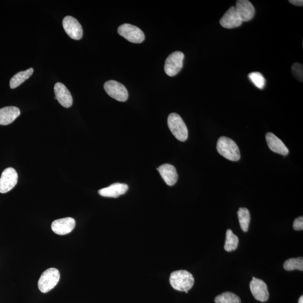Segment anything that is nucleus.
<instances>
[{
    "instance_id": "obj_24",
    "label": "nucleus",
    "mask_w": 303,
    "mask_h": 303,
    "mask_svg": "<svg viewBox=\"0 0 303 303\" xmlns=\"http://www.w3.org/2000/svg\"><path fill=\"white\" fill-rule=\"evenodd\" d=\"M248 77L258 88L262 90V89L265 87L266 79L261 73L259 72H253L249 74Z\"/></svg>"
},
{
    "instance_id": "obj_26",
    "label": "nucleus",
    "mask_w": 303,
    "mask_h": 303,
    "mask_svg": "<svg viewBox=\"0 0 303 303\" xmlns=\"http://www.w3.org/2000/svg\"><path fill=\"white\" fill-rule=\"evenodd\" d=\"M293 228L294 230L299 231L303 230V217L301 216L296 218L294 222Z\"/></svg>"
},
{
    "instance_id": "obj_19",
    "label": "nucleus",
    "mask_w": 303,
    "mask_h": 303,
    "mask_svg": "<svg viewBox=\"0 0 303 303\" xmlns=\"http://www.w3.org/2000/svg\"><path fill=\"white\" fill-rule=\"evenodd\" d=\"M33 68H29L25 71H22L16 74L10 81V87L15 89L21 85L26 80L28 79L33 73Z\"/></svg>"
},
{
    "instance_id": "obj_14",
    "label": "nucleus",
    "mask_w": 303,
    "mask_h": 303,
    "mask_svg": "<svg viewBox=\"0 0 303 303\" xmlns=\"http://www.w3.org/2000/svg\"><path fill=\"white\" fill-rule=\"evenodd\" d=\"M54 92L56 100L65 108H69L73 105V97L68 89L64 84L57 83L54 86Z\"/></svg>"
},
{
    "instance_id": "obj_27",
    "label": "nucleus",
    "mask_w": 303,
    "mask_h": 303,
    "mask_svg": "<svg viewBox=\"0 0 303 303\" xmlns=\"http://www.w3.org/2000/svg\"><path fill=\"white\" fill-rule=\"evenodd\" d=\"M289 2L294 5L302 6L303 5V0H290Z\"/></svg>"
},
{
    "instance_id": "obj_7",
    "label": "nucleus",
    "mask_w": 303,
    "mask_h": 303,
    "mask_svg": "<svg viewBox=\"0 0 303 303\" xmlns=\"http://www.w3.org/2000/svg\"><path fill=\"white\" fill-rule=\"evenodd\" d=\"M104 89L109 96L120 102H126L128 99V92L123 84L111 80L104 84Z\"/></svg>"
},
{
    "instance_id": "obj_5",
    "label": "nucleus",
    "mask_w": 303,
    "mask_h": 303,
    "mask_svg": "<svg viewBox=\"0 0 303 303\" xmlns=\"http://www.w3.org/2000/svg\"><path fill=\"white\" fill-rule=\"evenodd\" d=\"M118 32L119 35L132 43H141L145 39L144 32L137 26L130 24L120 25L118 28Z\"/></svg>"
},
{
    "instance_id": "obj_16",
    "label": "nucleus",
    "mask_w": 303,
    "mask_h": 303,
    "mask_svg": "<svg viewBox=\"0 0 303 303\" xmlns=\"http://www.w3.org/2000/svg\"><path fill=\"white\" fill-rule=\"evenodd\" d=\"M157 170L167 185L173 186L176 183L178 175L174 166L170 164H163L157 168Z\"/></svg>"
},
{
    "instance_id": "obj_10",
    "label": "nucleus",
    "mask_w": 303,
    "mask_h": 303,
    "mask_svg": "<svg viewBox=\"0 0 303 303\" xmlns=\"http://www.w3.org/2000/svg\"><path fill=\"white\" fill-rule=\"evenodd\" d=\"M250 289L253 297L256 300L261 302L268 301V288L264 281L253 277L250 283Z\"/></svg>"
},
{
    "instance_id": "obj_22",
    "label": "nucleus",
    "mask_w": 303,
    "mask_h": 303,
    "mask_svg": "<svg viewBox=\"0 0 303 303\" xmlns=\"http://www.w3.org/2000/svg\"><path fill=\"white\" fill-rule=\"evenodd\" d=\"M216 303H240L241 300L236 294L231 292H225L216 297Z\"/></svg>"
},
{
    "instance_id": "obj_13",
    "label": "nucleus",
    "mask_w": 303,
    "mask_h": 303,
    "mask_svg": "<svg viewBox=\"0 0 303 303\" xmlns=\"http://www.w3.org/2000/svg\"><path fill=\"white\" fill-rule=\"evenodd\" d=\"M220 23L225 28L233 29L239 27L243 21L240 19L235 6H231L222 17Z\"/></svg>"
},
{
    "instance_id": "obj_1",
    "label": "nucleus",
    "mask_w": 303,
    "mask_h": 303,
    "mask_svg": "<svg viewBox=\"0 0 303 303\" xmlns=\"http://www.w3.org/2000/svg\"><path fill=\"white\" fill-rule=\"evenodd\" d=\"M171 287L179 292H188L193 287L194 279L192 274L186 270L173 272L170 277Z\"/></svg>"
},
{
    "instance_id": "obj_3",
    "label": "nucleus",
    "mask_w": 303,
    "mask_h": 303,
    "mask_svg": "<svg viewBox=\"0 0 303 303\" xmlns=\"http://www.w3.org/2000/svg\"><path fill=\"white\" fill-rule=\"evenodd\" d=\"M167 124L172 135L177 140L185 142L188 139V128L179 115L176 113L171 114L168 116Z\"/></svg>"
},
{
    "instance_id": "obj_11",
    "label": "nucleus",
    "mask_w": 303,
    "mask_h": 303,
    "mask_svg": "<svg viewBox=\"0 0 303 303\" xmlns=\"http://www.w3.org/2000/svg\"><path fill=\"white\" fill-rule=\"evenodd\" d=\"M235 7L240 19L243 22L250 21L255 16V7L248 0H239L236 3Z\"/></svg>"
},
{
    "instance_id": "obj_2",
    "label": "nucleus",
    "mask_w": 303,
    "mask_h": 303,
    "mask_svg": "<svg viewBox=\"0 0 303 303\" xmlns=\"http://www.w3.org/2000/svg\"><path fill=\"white\" fill-rule=\"evenodd\" d=\"M217 150L223 157L231 161H238L240 158V152L237 144L230 138L221 137L217 144Z\"/></svg>"
},
{
    "instance_id": "obj_6",
    "label": "nucleus",
    "mask_w": 303,
    "mask_h": 303,
    "mask_svg": "<svg viewBox=\"0 0 303 303\" xmlns=\"http://www.w3.org/2000/svg\"><path fill=\"white\" fill-rule=\"evenodd\" d=\"M184 54L181 51L173 52L169 55L164 64V71L170 77L179 73L183 66Z\"/></svg>"
},
{
    "instance_id": "obj_15",
    "label": "nucleus",
    "mask_w": 303,
    "mask_h": 303,
    "mask_svg": "<svg viewBox=\"0 0 303 303\" xmlns=\"http://www.w3.org/2000/svg\"><path fill=\"white\" fill-rule=\"evenodd\" d=\"M266 140L269 149L274 152L283 155H287L289 154V151L287 147L274 134L270 132L267 133Z\"/></svg>"
},
{
    "instance_id": "obj_28",
    "label": "nucleus",
    "mask_w": 303,
    "mask_h": 303,
    "mask_svg": "<svg viewBox=\"0 0 303 303\" xmlns=\"http://www.w3.org/2000/svg\"><path fill=\"white\" fill-rule=\"evenodd\" d=\"M298 303H303V296H301V298H300V300H299Z\"/></svg>"
},
{
    "instance_id": "obj_4",
    "label": "nucleus",
    "mask_w": 303,
    "mask_h": 303,
    "mask_svg": "<svg viewBox=\"0 0 303 303\" xmlns=\"http://www.w3.org/2000/svg\"><path fill=\"white\" fill-rule=\"evenodd\" d=\"M60 279V272L56 269H48L43 273L38 282L39 291L47 293L54 288Z\"/></svg>"
},
{
    "instance_id": "obj_21",
    "label": "nucleus",
    "mask_w": 303,
    "mask_h": 303,
    "mask_svg": "<svg viewBox=\"0 0 303 303\" xmlns=\"http://www.w3.org/2000/svg\"><path fill=\"white\" fill-rule=\"evenodd\" d=\"M238 216L241 229L244 232H247L251 222L250 212L246 208H240L238 212Z\"/></svg>"
},
{
    "instance_id": "obj_25",
    "label": "nucleus",
    "mask_w": 303,
    "mask_h": 303,
    "mask_svg": "<svg viewBox=\"0 0 303 303\" xmlns=\"http://www.w3.org/2000/svg\"><path fill=\"white\" fill-rule=\"evenodd\" d=\"M292 72L294 77L299 81L303 82V65L300 63H295L292 65Z\"/></svg>"
},
{
    "instance_id": "obj_23",
    "label": "nucleus",
    "mask_w": 303,
    "mask_h": 303,
    "mask_svg": "<svg viewBox=\"0 0 303 303\" xmlns=\"http://www.w3.org/2000/svg\"><path fill=\"white\" fill-rule=\"evenodd\" d=\"M284 268L287 271H303V259L302 257L291 258L285 262Z\"/></svg>"
},
{
    "instance_id": "obj_9",
    "label": "nucleus",
    "mask_w": 303,
    "mask_h": 303,
    "mask_svg": "<svg viewBox=\"0 0 303 303\" xmlns=\"http://www.w3.org/2000/svg\"><path fill=\"white\" fill-rule=\"evenodd\" d=\"M62 26L65 32L71 38L75 40L81 39L83 37L82 26L79 22L71 16H67L62 20Z\"/></svg>"
},
{
    "instance_id": "obj_12",
    "label": "nucleus",
    "mask_w": 303,
    "mask_h": 303,
    "mask_svg": "<svg viewBox=\"0 0 303 303\" xmlns=\"http://www.w3.org/2000/svg\"><path fill=\"white\" fill-rule=\"evenodd\" d=\"M75 226V221L73 218L66 217L56 220L52 223L51 229L55 234L60 235L68 234Z\"/></svg>"
},
{
    "instance_id": "obj_20",
    "label": "nucleus",
    "mask_w": 303,
    "mask_h": 303,
    "mask_svg": "<svg viewBox=\"0 0 303 303\" xmlns=\"http://www.w3.org/2000/svg\"><path fill=\"white\" fill-rule=\"evenodd\" d=\"M239 245V238L235 235L232 230L228 229L226 231L225 250L227 252H232L237 249Z\"/></svg>"
},
{
    "instance_id": "obj_8",
    "label": "nucleus",
    "mask_w": 303,
    "mask_h": 303,
    "mask_svg": "<svg viewBox=\"0 0 303 303\" xmlns=\"http://www.w3.org/2000/svg\"><path fill=\"white\" fill-rule=\"evenodd\" d=\"M18 175L14 168L8 167L4 170L0 177V193H6L14 188Z\"/></svg>"
},
{
    "instance_id": "obj_17",
    "label": "nucleus",
    "mask_w": 303,
    "mask_h": 303,
    "mask_svg": "<svg viewBox=\"0 0 303 303\" xmlns=\"http://www.w3.org/2000/svg\"><path fill=\"white\" fill-rule=\"evenodd\" d=\"M128 186L126 184L115 183L107 188L99 191V194L102 197L109 198H118L119 196L126 193Z\"/></svg>"
},
{
    "instance_id": "obj_18",
    "label": "nucleus",
    "mask_w": 303,
    "mask_h": 303,
    "mask_svg": "<svg viewBox=\"0 0 303 303\" xmlns=\"http://www.w3.org/2000/svg\"><path fill=\"white\" fill-rule=\"evenodd\" d=\"M20 111L15 106L5 107L0 109V125L7 126L19 117Z\"/></svg>"
}]
</instances>
